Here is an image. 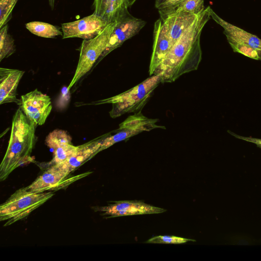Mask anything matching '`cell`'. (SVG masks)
<instances>
[{
    "mask_svg": "<svg viewBox=\"0 0 261 261\" xmlns=\"http://www.w3.org/2000/svg\"><path fill=\"white\" fill-rule=\"evenodd\" d=\"M211 7L199 14L192 25L172 46L154 75H159L161 83L174 82L182 74L195 70L201 60L200 36L211 18Z\"/></svg>",
    "mask_w": 261,
    "mask_h": 261,
    "instance_id": "obj_1",
    "label": "cell"
},
{
    "mask_svg": "<svg viewBox=\"0 0 261 261\" xmlns=\"http://www.w3.org/2000/svg\"><path fill=\"white\" fill-rule=\"evenodd\" d=\"M36 126L20 107L16 110L12 119L8 147L0 164V181L5 180L15 169L31 160Z\"/></svg>",
    "mask_w": 261,
    "mask_h": 261,
    "instance_id": "obj_2",
    "label": "cell"
},
{
    "mask_svg": "<svg viewBox=\"0 0 261 261\" xmlns=\"http://www.w3.org/2000/svg\"><path fill=\"white\" fill-rule=\"evenodd\" d=\"M161 83L159 75H151L133 88L118 95L86 105L111 103L109 114L115 118L125 113L140 111L148 101L154 90Z\"/></svg>",
    "mask_w": 261,
    "mask_h": 261,
    "instance_id": "obj_3",
    "label": "cell"
},
{
    "mask_svg": "<svg viewBox=\"0 0 261 261\" xmlns=\"http://www.w3.org/2000/svg\"><path fill=\"white\" fill-rule=\"evenodd\" d=\"M51 192L36 193L27 187L16 191L0 206V221H6L5 226L10 225L30 215L50 199Z\"/></svg>",
    "mask_w": 261,
    "mask_h": 261,
    "instance_id": "obj_4",
    "label": "cell"
},
{
    "mask_svg": "<svg viewBox=\"0 0 261 261\" xmlns=\"http://www.w3.org/2000/svg\"><path fill=\"white\" fill-rule=\"evenodd\" d=\"M118 21L109 23L102 31L96 37L88 40H83L81 47L79 60L75 73L67 91L92 67L106 49L112 33Z\"/></svg>",
    "mask_w": 261,
    "mask_h": 261,
    "instance_id": "obj_5",
    "label": "cell"
},
{
    "mask_svg": "<svg viewBox=\"0 0 261 261\" xmlns=\"http://www.w3.org/2000/svg\"><path fill=\"white\" fill-rule=\"evenodd\" d=\"M20 108L35 124L42 125L52 109L50 98L36 89L21 96Z\"/></svg>",
    "mask_w": 261,
    "mask_h": 261,
    "instance_id": "obj_6",
    "label": "cell"
},
{
    "mask_svg": "<svg viewBox=\"0 0 261 261\" xmlns=\"http://www.w3.org/2000/svg\"><path fill=\"white\" fill-rule=\"evenodd\" d=\"M108 24L103 19L93 13L80 19L62 23L63 39H90L99 34Z\"/></svg>",
    "mask_w": 261,
    "mask_h": 261,
    "instance_id": "obj_7",
    "label": "cell"
},
{
    "mask_svg": "<svg viewBox=\"0 0 261 261\" xmlns=\"http://www.w3.org/2000/svg\"><path fill=\"white\" fill-rule=\"evenodd\" d=\"M145 24L144 20L136 18L131 14L118 21L111 35L106 49L99 58V61L120 46L124 41L136 35Z\"/></svg>",
    "mask_w": 261,
    "mask_h": 261,
    "instance_id": "obj_8",
    "label": "cell"
},
{
    "mask_svg": "<svg viewBox=\"0 0 261 261\" xmlns=\"http://www.w3.org/2000/svg\"><path fill=\"white\" fill-rule=\"evenodd\" d=\"M95 211L102 212L103 215L111 217L135 215L162 213L166 210L154 206L142 201H119L107 206L93 207Z\"/></svg>",
    "mask_w": 261,
    "mask_h": 261,
    "instance_id": "obj_9",
    "label": "cell"
},
{
    "mask_svg": "<svg viewBox=\"0 0 261 261\" xmlns=\"http://www.w3.org/2000/svg\"><path fill=\"white\" fill-rule=\"evenodd\" d=\"M172 46L165 25L161 18L158 19L154 22L153 28V43L149 68L150 76L154 75Z\"/></svg>",
    "mask_w": 261,
    "mask_h": 261,
    "instance_id": "obj_10",
    "label": "cell"
},
{
    "mask_svg": "<svg viewBox=\"0 0 261 261\" xmlns=\"http://www.w3.org/2000/svg\"><path fill=\"white\" fill-rule=\"evenodd\" d=\"M136 0H94V14L108 24L118 21L129 15L128 9Z\"/></svg>",
    "mask_w": 261,
    "mask_h": 261,
    "instance_id": "obj_11",
    "label": "cell"
},
{
    "mask_svg": "<svg viewBox=\"0 0 261 261\" xmlns=\"http://www.w3.org/2000/svg\"><path fill=\"white\" fill-rule=\"evenodd\" d=\"M68 174L57 165H51L38 176L27 188L34 192L42 193L47 191L57 190L58 188L69 184Z\"/></svg>",
    "mask_w": 261,
    "mask_h": 261,
    "instance_id": "obj_12",
    "label": "cell"
},
{
    "mask_svg": "<svg viewBox=\"0 0 261 261\" xmlns=\"http://www.w3.org/2000/svg\"><path fill=\"white\" fill-rule=\"evenodd\" d=\"M24 71L8 68H0V104L15 102L21 105L17 98V88Z\"/></svg>",
    "mask_w": 261,
    "mask_h": 261,
    "instance_id": "obj_13",
    "label": "cell"
},
{
    "mask_svg": "<svg viewBox=\"0 0 261 261\" xmlns=\"http://www.w3.org/2000/svg\"><path fill=\"white\" fill-rule=\"evenodd\" d=\"M108 134L77 146L75 153L64 162L57 164L68 174L99 152L101 142Z\"/></svg>",
    "mask_w": 261,
    "mask_h": 261,
    "instance_id": "obj_14",
    "label": "cell"
},
{
    "mask_svg": "<svg viewBox=\"0 0 261 261\" xmlns=\"http://www.w3.org/2000/svg\"><path fill=\"white\" fill-rule=\"evenodd\" d=\"M199 14L174 11L163 19L161 18L166 27L172 46L192 25Z\"/></svg>",
    "mask_w": 261,
    "mask_h": 261,
    "instance_id": "obj_15",
    "label": "cell"
},
{
    "mask_svg": "<svg viewBox=\"0 0 261 261\" xmlns=\"http://www.w3.org/2000/svg\"><path fill=\"white\" fill-rule=\"evenodd\" d=\"M210 13L212 19L223 28V32L226 37H229L238 42L261 50V39L257 36L224 20L219 16L211 8Z\"/></svg>",
    "mask_w": 261,
    "mask_h": 261,
    "instance_id": "obj_16",
    "label": "cell"
},
{
    "mask_svg": "<svg viewBox=\"0 0 261 261\" xmlns=\"http://www.w3.org/2000/svg\"><path fill=\"white\" fill-rule=\"evenodd\" d=\"M157 119H149L139 111L134 115L130 116L119 124V128H133L143 131H149L156 128L165 129V126L156 125Z\"/></svg>",
    "mask_w": 261,
    "mask_h": 261,
    "instance_id": "obj_17",
    "label": "cell"
},
{
    "mask_svg": "<svg viewBox=\"0 0 261 261\" xmlns=\"http://www.w3.org/2000/svg\"><path fill=\"white\" fill-rule=\"evenodd\" d=\"M25 27L31 33L41 37L53 38L63 35L57 27L41 21L28 22L25 24Z\"/></svg>",
    "mask_w": 261,
    "mask_h": 261,
    "instance_id": "obj_18",
    "label": "cell"
},
{
    "mask_svg": "<svg viewBox=\"0 0 261 261\" xmlns=\"http://www.w3.org/2000/svg\"><path fill=\"white\" fill-rule=\"evenodd\" d=\"M116 132L113 135H110V133H108L104 138L99 149V152L118 142L125 140L142 132L139 129L128 128H118Z\"/></svg>",
    "mask_w": 261,
    "mask_h": 261,
    "instance_id": "obj_19",
    "label": "cell"
},
{
    "mask_svg": "<svg viewBox=\"0 0 261 261\" xmlns=\"http://www.w3.org/2000/svg\"><path fill=\"white\" fill-rule=\"evenodd\" d=\"M8 31L7 24L0 30V61L9 57L15 51L14 39Z\"/></svg>",
    "mask_w": 261,
    "mask_h": 261,
    "instance_id": "obj_20",
    "label": "cell"
},
{
    "mask_svg": "<svg viewBox=\"0 0 261 261\" xmlns=\"http://www.w3.org/2000/svg\"><path fill=\"white\" fill-rule=\"evenodd\" d=\"M71 137L67 131L56 129L46 136L45 140L46 145L54 150L68 144H70Z\"/></svg>",
    "mask_w": 261,
    "mask_h": 261,
    "instance_id": "obj_21",
    "label": "cell"
},
{
    "mask_svg": "<svg viewBox=\"0 0 261 261\" xmlns=\"http://www.w3.org/2000/svg\"><path fill=\"white\" fill-rule=\"evenodd\" d=\"M228 42L234 52L240 53L247 57L256 60L261 61V50L238 42L233 39L226 37Z\"/></svg>",
    "mask_w": 261,
    "mask_h": 261,
    "instance_id": "obj_22",
    "label": "cell"
},
{
    "mask_svg": "<svg viewBox=\"0 0 261 261\" xmlns=\"http://www.w3.org/2000/svg\"><path fill=\"white\" fill-rule=\"evenodd\" d=\"M77 146L70 144L64 145L54 150L53 158L49 162V165L61 164L70 157L76 151Z\"/></svg>",
    "mask_w": 261,
    "mask_h": 261,
    "instance_id": "obj_23",
    "label": "cell"
},
{
    "mask_svg": "<svg viewBox=\"0 0 261 261\" xmlns=\"http://www.w3.org/2000/svg\"><path fill=\"white\" fill-rule=\"evenodd\" d=\"M204 9V0H184L174 11H182L197 15Z\"/></svg>",
    "mask_w": 261,
    "mask_h": 261,
    "instance_id": "obj_24",
    "label": "cell"
},
{
    "mask_svg": "<svg viewBox=\"0 0 261 261\" xmlns=\"http://www.w3.org/2000/svg\"><path fill=\"white\" fill-rule=\"evenodd\" d=\"M184 0H155V6L161 18L163 19L172 13Z\"/></svg>",
    "mask_w": 261,
    "mask_h": 261,
    "instance_id": "obj_25",
    "label": "cell"
},
{
    "mask_svg": "<svg viewBox=\"0 0 261 261\" xmlns=\"http://www.w3.org/2000/svg\"><path fill=\"white\" fill-rule=\"evenodd\" d=\"M18 0H0V29L7 24Z\"/></svg>",
    "mask_w": 261,
    "mask_h": 261,
    "instance_id": "obj_26",
    "label": "cell"
},
{
    "mask_svg": "<svg viewBox=\"0 0 261 261\" xmlns=\"http://www.w3.org/2000/svg\"><path fill=\"white\" fill-rule=\"evenodd\" d=\"M189 241L194 242L195 240L176 236H158L149 239L146 242V243L178 244L185 243Z\"/></svg>",
    "mask_w": 261,
    "mask_h": 261,
    "instance_id": "obj_27",
    "label": "cell"
},
{
    "mask_svg": "<svg viewBox=\"0 0 261 261\" xmlns=\"http://www.w3.org/2000/svg\"><path fill=\"white\" fill-rule=\"evenodd\" d=\"M228 132L230 134H231V135L233 136L234 137H235L237 138H239V139H240L242 140H244L248 141V142L253 143L255 144L258 147L261 148V139L254 138L249 137H247L241 136L235 134L234 133H232V132H230V130H228Z\"/></svg>",
    "mask_w": 261,
    "mask_h": 261,
    "instance_id": "obj_28",
    "label": "cell"
},
{
    "mask_svg": "<svg viewBox=\"0 0 261 261\" xmlns=\"http://www.w3.org/2000/svg\"><path fill=\"white\" fill-rule=\"evenodd\" d=\"M49 4L52 9L54 8L55 0H48Z\"/></svg>",
    "mask_w": 261,
    "mask_h": 261,
    "instance_id": "obj_29",
    "label": "cell"
}]
</instances>
